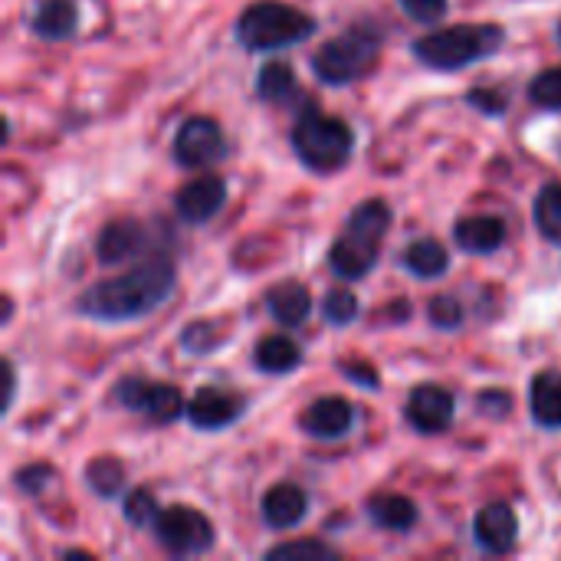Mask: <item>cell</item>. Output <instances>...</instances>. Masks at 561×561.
<instances>
[{
  "label": "cell",
  "instance_id": "7402d4cb",
  "mask_svg": "<svg viewBox=\"0 0 561 561\" xmlns=\"http://www.w3.org/2000/svg\"><path fill=\"white\" fill-rule=\"evenodd\" d=\"M266 306H270V316L279 322V325H302L312 312V296L302 283H279L266 293Z\"/></svg>",
  "mask_w": 561,
  "mask_h": 561
},
{
  "label": "cell",
  "instance_id": "484cf974",
  "mask_svg": "<svg viewBox=\"0 0 561 561\" xmlns=\"http://www.w3.org/2000/svg\"><path fill=\"white\" fill-rule=\"evenodd\" d=\"M85 483L95 496H115L125 483V470L115 457H95L89 467H85Z\"/></svg>",
  "mask_w": 561,
  "mask_h": 561
},
{
  "label": "cell",
  "instance_id": "2e32d148",
  "mask_svg": "<svg viewBox=\"0 0 561 561\" xmlns=\"http://www.w3.org/2000/svg\"><path fill=\"white\" fill-rule=\"evenodd\" d=\"M306 516H309V496L296 483H276L273 490H266V496L260 503V519L273 533L296 529Z\"/></svg>",
  "mask_w": 561,
  "mask_h": 561
},
{
  "label": "cell",
  "instance_id": "5b68a950",
  "mask_svg": "<svg viewBox=\"0 0 561 561\" xmlns=\"http://www.w3.org/2000/svg\"><path fill=\"white\" fill-rule=\"evenodd\" d=\"M385 43V30L375 20H358L339 36L325 39L312 53V72L325 85H352L358 82L378 59Z\"/></svg>",
  "mask_w": 561,
  "mask_h": 561
},
{
  "label": "cell",
  "instance_id": "74e56055",
  "mask_svg": "<svg viewBox=\"0 0 561 561\" xmlns=\"http://www.w3.org/2000/svg\"><path fill=\"white\" fill-rule=\"evenodd\" d=\"M3 375H7V394H3V414H10V408H13V398H16V368H13V362H10V358L3 362Z\"/></svg>",
  "mask_w": 561,
  "mask_h": 561
},
{
  "label": "cell",
  "instance_id": "30bf717a",
  "mask_svg": "<svg viewBox=\"0 0 561 561\" xmlns=\"http://www.w3.org/2000/svg\"><path fill=\"white\" fill-rule=\"evenodd\" d=\"M141 253H154V230H148L135 217H118L105 224L95 237V260L102 266H122L138 260Z\"/></svg>",
  "mask_w": 561,
  "mask_h": 561
},
{
  "label": "cell",
  "instance_id": "e0dca14e",
  "mask_svg": "<svg viewBox=\"0 0 561 561\" xmlns=\"http://www.w3.org/2000/svg\"><path fill=\"white\" fill-rule=\"evenodd\" d=\"M26 26L33 36L49 43L69 39L79 26V7L76 0H36L26 13Z\"/></svg>",
  "mask_w": 561,
  "mask_h": 561
},
{
  "label": "cell",
  "instance_id": "836d02e7",
  "mask_svg": "<svg viewBox=\"0 0 561 561\" xmlns=\"http://www.w3.org/2000/svg\"><path fill=\"white\" fill-rule=\"evenodd\" d=\"M467 102L473 108H480L483 115H503L510 108V95L503 89H493V85H483V89H473L467 95Z\"/></svg>",
  "mask_w": 561,
  "mask_h": 561
},
{
  "label": "cell",
  "instance_id": "9c48e42d",
  "mask_svg": "<svg viewBox=\"0 0 561 561\" xmlns=\"http://www.w3.org/2000/svg\"><path fill=\"white\" fill-rule=\"evenodd\" d=\"M171 151L181 168H214L217 161L227 158V138L214 118L194 115L178 128Z\"/></svg>",
  "mask_w": 561,
  "mask_h": 561
},
{
  "label": "cell",
  "instance_id": "d4e9b609",
  "mask_svg": "<svg viewBox=\"0 0 561 561\" xmlns=\"http://www.w3.org/2000/svg\"><path fill=\"white\" fill-rule=\"evenodd\" d=\"M533 217H536V227L539 233L549 240V243H561V184H542V191L536 194V204H533Z\"/></svg>",
  "mask_w": 561,
  "mask_h": 561
},
{
  "label": "cell",
  "instance_id": "f35d334b",
  "mask_svg": "<svg viewBox=\"0 0 561 561\" xmlns=\"http://www.w3.org/2000/svg\"><path fill=\"white\" fill-rule=\"evenodd\" d=\"M559 43H561V23H559Z\"/></svg>",
  "mask_w": 561,
  "mask_h": 561
},
{
  "label": "cell",
  "instance_id": "52a82bcc",
  "mask_svg": "<svg viewBox=\"0 0 561 561\" xmlns=\"http://www.w3.org/2000/svg\"><path fill=\"white\" fill-rule=\"evenodd\" d=\"M158 546L178 559L207 556L214 549V526L194 506H168L161 510L158 523L151 526Z\"/></svg>",
  "mask_w": 561,
  "mask_h": 561
},
{
  "label": "cell",
  "instance_id": "4316f807",
  "mask_svg": "<svg viewBox=\"0 0 561 561\" xmlns=\"http://www.w3.org/2000/svg\"><path fill=\"white\" fill-rule=\"evenodd\" d=\"M266 559H286V561H335L339 559V549H332L329 542H319V539H299V542H283V546H273L266 552Z\"/></svg>",
  "mask_w": 561,
  "mask_h": 561
},
{
  "label": "cell",
  "instance_id": "5bb4252c",
  "mask_svg": "<svg viewBox=\"0 0 561 561\" xmlns=\"http://www.w3.org/2000/svg\"><path fill=\"white\" fill-rule=\"evenodd\" d=\"M519 539V519L506 503H490L477 513L473 519V542L490 552V556H506L513 552Z\"/></svg>",
  "mask_w": 561,
  "mask_h": 561
},
{
  "label": "cell",
  "instance_id": "ac0fdd59",
  "mask_svg": "<svg viewBox=\"0 0 561 561\" xmlns=\"http://www.w3.org/2000/svg\"><path fill=\"white\" fill-rule=\"evenodd\" d=\"M454 240L463 253L473 256H490L506 243V220L493 214H477V217H460L454 227Z\"/></svg>",
  "mask_w": 561,
  "mask_h": 561
},
{
  "label": "cell",
  "instance_id": "d6986e66",
  "mask_svg": "<svg viewBox=\"0 0 561 561\" xmlns=\"http://www.w3.org/2000/svg\"><path fill=\"white\" fill-rule=\"evenodd\" d=\"M253 85H256V99L260 102H270V105H289V102H299L302 99L299 82H296V72L283 59L263 62Z\"/></svg>",
  "mask_w": 561,
  "mask_h": 561
},
{
  "label": "cell",
  "instance_id": "9a60e30c",
  "mask_svg": "<svg viewBox=\"0 0 561 561\" xmlns=\"http://www.w3.org/2000/svg\"><path fill=\"white\" fill-rule=\"evenodd\" d=\"M352 427H355V408L339 394L312 401L302 414V431L316 440H342L352 434Z\"/></svg>",
  "mask_w": 561,
  "mask_h": 561
},
{
  "label": "cell",
  "instance_id": "ffe728a7",
  "mask_svg": "<svg viewBox=\"0 0 561 561\" xmlns=\"http://www.w3.org/2000/svg\"><path fill=\"white\" fill-rule=\"evenodd\" d=\"M365 513L385 533H411L417 526V516H421V510L414 506V500H408L401 493H385V496L368 500Z\"/></svg>",
  "mask_w": 561,
  "mask_h": 561
},
{
  "label": "cell",
  "instance_id": "603a6c76",
  "mask_svg": "<svg viewBox=\"0 0 561 561\" xmlns=\"http://www.w3.org/2000/svg\"><path fill=\"white\" fill-rule=\"evenodd\" d=\"M404 270L417 279H440L447 270H450V253L440 240L434 237H424V240H414L408 243L404 256H401Z\"/></svg>",
  "mask_w": 561,
  "mask_h": 561
},
{
  "label": "cell",
  "instance_id": "e575fe53",
  "mask_svg": "<svg viewBox=\"0 0 561 561\" xmlns=\"http://www.w3.org/2000/svg\"><path fill=\"white\" fill-rule=\"evenodd\" d=\"M477 404H480V414H486L490 421L513 414V394H506V391H483Z\"/></svg>",
  "mask_w": 561,
  "mask_h": 561
},
{
  "label": "cell",
  "instance_id": "4dcf8cb0",
  "mask_svg": "<svg viewBox=\"0 0 561 561\" xmlns=\"http://www.w3.org/2000/svg\"><path fill=\"white\" fill-rule=\"evenodd\" d=\"M158 516H161V510H158V503H154V496H151L148 490H131V493L125 496V519H128L131 526L151 529V526L158 523Z\"/></svg>",
  "mask_w": 561,
  "mask_h": 561
},
{
  "label": "cell",
  "instance_id": "f546056e",
  "mask_svg": "<svg viewBox=\"0 0 561 561\" xmlns=\"http://www.w3.org/2000/svg\"><path fill=\"white\" fill-rule=\"evenodd\" d=\"M529 99H533L539 108L561 112V66L539 72V76L529 82Z\"/></svg>",
  "mask_w": 561,
  "mask_h": 561
},
{
  "label": "cell",
  "instance_id": "ab89813d",
  "mask_svg": "<svg viewBox=\"0 0 561 561\" xmlns=\"http://www.w3.org/2000/svg\"><path fill=\"white\" fill-rule=\"evenodd\" d=\"M559 158H561V141H559Z\"/></svg>",
  "mask_w": 561,
  "mask_h": 561
},
{
  "label": "cell",
  "instance_id": "3957f363",
  "mask_svg": "<svg viewBox=\"0 0 561 561\" xmlns=\"http://www.w3.org/2000/svg\"><path fill=\"white\" fill-rule=\"evenodd\" d=\"M503 43H506V30L496 23H457L414 39L411 56L434 72H460L493 56Z\"/></svg>",
  "mask_w": 561,
  "mask_h": 561
},
{
  "label": "cell",
  "instance_id": "8fae6325",
  "mask_svg": "<svg viewBox=\"0 0 561 561\" xmlns=\"http://www.w3.org/2000/svg\"><path fill=\"white\" fill-rule=\"evenodd\" d=\"M227 204V181L220 174H204L187 181L178 194H174V214L181 224L187 227H204L210 224Z\"/></svg>",
  "mask_w": 561,
  "mask_h": 561
},
{
  "label": "cell",
  "instance_id": "7c38bea8",
  "mask_svg": "<svg viewBox=\"0 0 561 561\" xmlns=\"http://www.w3.org/2000/svg\"><path fill=\"white\" fill-rule=\"evenodd\" d=\"M454 414H457V404H454V394L447 388H437V385H421L411 391L408 404H404V417L408 424L417 431V434H444L450 424H454Z\"/></svg>",
  "mask_w": 561,
  "mask_h": 561
},
{
  "label": "cell",
  "instance_id": "83f0119b",
  "mask_svg": "<svg viewBox=\"0 0 561 561\" xmlns=\"http://www.w3.org/2000/svg\"><path fill=\"white\" fill-rule=\"evenodd\" d=\"M224 332L214 325V322H191L184 332H181V348L191 352V355H210L224 345Z\"/></svg>",
  "mask_w": 561,
  "mask_h": 561
},
{
  "label": "cell",
  "instance_id": "8d00e7d4",
  "mask_svg": "<svg viewBox=\"0 0 561 561\" xmlns=\"http://www.w3.org/2000/svg\"><path fill=\"white\" fill-rule=\"evenodd\" d=\"M339 371H342L348 381L362 385V388H378V371L368 368V365H352V362H345V365H339Z\"/></svg>",
  "mask_w": 561,
  "mask_h": 561
},
{
  "label": "cell",
  "instance_id": "cb8c5ba5",
  "mask_svg": "<svg viewBox=\"0 0 561 561\" xmlns=\"http://www.w3.org/2000/svg\"><path fill=\"white\" fill-rule=\"evenodd\" d=\"M253 365L263 375H289L302 365V348L286 335H266L263 342H256Z\"/></svg>",
  "mask_w": 561,
  "mask_h": 561
},
{
  "label": "cell",
  "instance_id": "4fadbf2b",
  "mask_svg": "<svg viewBox=\"0 0 561 561\" xmlns=\"http://www.w3.org/2000/svg\"><path fill=\"white\" fill-rule=\"evenodd\" d=\"M243 414V398L220 391V388H201L191 401H187V424L197 431H224L230 427L237 417Z\"/></svg>",
  "mask_w": 561,
  "mask_h": 561
},
{
  "label": "cell",
  "instance_id": "6da1fadb",
  "mask_svg": "<svg viewBox=\"0 0 561 561\" xmlns=\"http://www.w3.org/2000/svg\"><path fill=\"white\" fill-rule=\"evenodd\" d=\"M174 286H178L174 260L164 253H148L128 273L92 283L76 299V312L102 325L138 322L158 312L171 299Z\"/></svg>",
  "mask_w": 561,
  "mask_h": 561
},
{
  "label": "cell",
  "instance_id": "ba28073f",
  "mask_svg": "<svg viewBox=\"0 0 561 561\" xmlns=\"http://www.w3.org/2000/svg\"><path fill=\"white\" fill-rule=\"evenodd\" d=\"M115 398L122 408L154 421V424H171L178 417H184L187 401L181 398V391L174 385H154L145 378H122L115 388Z\"/></svg>",
  "mask_w": 561,
  "mask_h": 561
},
{
  "label": "cell",
  "instance_id": "7a4b0ae2",
  "mask_svg": "<svg viewBox=\"0 0 561 561\" xmlns=\"http://www.w3.org/2000/svg\"><path fill=\"white\" fill-rule=\"evenodd\" d=\"M391 227V207L381 197L362 201L348 220L345 230L335 237V243L329 247V266L342 283H358L365 279L381 256V240Z\"/></svg>",
  "mask_w": 561,
  "mask_h": 561
},
{
  "label": "cell",
  "instance_id": "f1b7e54d",
  "mask_svg": "<svg viewBox=\"0 0 561 561\" xmlns=\"http://www.w3.org/2000/svg\"><path fill=\"white\" fill-rule=\"evenodd\" d=\"M322 316H325V322H332V325H352L355 319H358V299H355V293H348V289H329L325 293V299H322Z\"/></svg>",
  "mask_w": 561,
  "mask_h": 561
},
{
  "label": "cell",
  "instance_id": "1f68e13d",
  "mask_svg": "<svg viewBox=\"0 0 561 561\" xmlns=\"http://www.w3.org/2000/svg\"><path fill=\"white\" fill-rule=\"evenodd\" d=\"M427 316L437 329H460L463 322V306L454 296H434L427 306Z\"/></svg>",
  "mask_w": 561,
  "mask_h": 561
},
{
  "label": "cell",
  "instance_id": "d6a6232c",
  "mask_svg": "<svg viewBox=\"0 0 561 561\" xmlns=\"http://www.w3.org/2000/svg\"><path fill=\"white\" fill-rule=\"evenodd\" d=\"M398 3H401L404 16L414 23H437L450 7V0H398Z\"/></svg>",
  "mask_w": 561,
  "mask_h": 561
},
{
  "label": "cell",
  "instance_id": "44dd1931",
  "mask_svg": "<svg viewBox=\"0 0 561 561\" xmlns=\"http://www.w3.org/2000/svg\"><path fill=\"white\" fill-rule=\"evenodd\" d=\"M533 421L546 431H561V371H539L529 388Z\"/></svg>",
  "mask_w": 561,
  "mask_h": 561
},
{
  "label": "cell",
  "instance_id": "277c9868",
  "mask_svg": "<svg viewBox=\"0 0 561 561\" xmlns=\"http://www.w3.org/2000/svg\"><path fill=\"white\" fill-rule=\"evenodd\" d=\"M289 145L296 158L316 171V174H335L352 161L355 151V128L342 118H332L319 112L312 102L302 105V112L293 122Z\"/></svg>",
  "mask_w": 561,
  "mask_h": 561
},
{
  "label": "cell",
  "instance_id": "d590c367",
  "mask_svg": "<svg viewBox=\"0 0 561 561\" xmlns=\"http://www.w3.org/2000/svg\"><path fill=\"white\" fill-rule=\"evenodd\" d=\"M46 483H53V470H49V467H26V470L16 473V486H20L23 493H30V496L43 493Z\"/></svg>",
  "mask_w": 561,
  "mask_h": 561
},
{
  "label": "cell",
  "instance_id": "8992f818",
  "mask_svg": "<svg viewBox=\"0 0 561 561\" xmlns=\"http://www.w3.org/2000/svg\"><path fill=\"white\" fill-rule=\"evenodd\" d=\"M237 39L250 53H276L306 43L316 33V20L283 0H256L237 20Z\"/></svg>",
  "mask_w": 561,
  "mask_h": 561
}]
</instances>
